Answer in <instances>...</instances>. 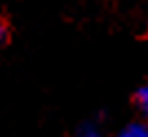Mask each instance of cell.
<instances>
[{
  "mask_svg": "<svg viewBox=\"0 0 148 137\" xmlns=\"http://www.w3.org/2000/svg\"><path fill=\"white\" fill-rule=\"evenodd\" d=\"M115 137H148V126L139 124V122H133V124L124 126Z\"/></svg>",
  "mask_w": 148,
  "mask_h": 137,
  "instance_id": "cell-1",
  "label": "cell"
},
{
  "mask_svg": "<svg viewBox=\"0 0 148 137\" xmlns=\"http://www.w3.org/2000/svg\"><path fill=\"white\" fill-rule=\"evenodd\" d=\"M135 104H137V108H139V113H142L144 117H148V84H144V86L137 88Z\"/></svg>",
  "mask_w": 148,
  "mask_h": 137,
  "instance_id": "cell-2",
  "label": "cell"
},
{
  "mask_svg": "<svg viewBox=\"0 0 148 137\" xmlns=\"http://www.w3.org/2000/svg\"><path fill=\"white\" fill-rule=\"evenodd\" d=\"M77 137H104L102 135V131H99L97 126H93V124H84L77 131Z\"/></svg>",
  "mask_w": 148,
  "mask_h": 137,
  "instance_id": "cell-3",
  "label": "cell"
}]
</instances>
